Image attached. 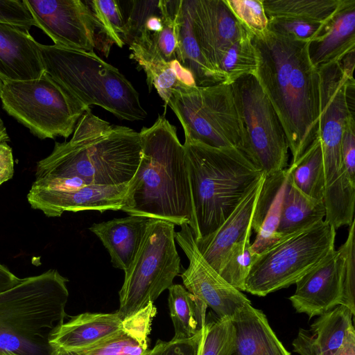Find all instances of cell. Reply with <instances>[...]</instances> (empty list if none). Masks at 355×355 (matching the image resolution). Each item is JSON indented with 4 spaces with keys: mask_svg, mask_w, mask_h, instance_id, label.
Returning a JSON list of instances; mask_svg holds the SVG:
<instances>
[{
    "mask_svg": "<svg viewBox=\"0 0 355 355\" xmlns=\"http://www.w3.org/2000/svg\"><path fill=\"white\" fill-rule=\"evenodd\" d=\"M258 56L255 73L284 130L295 162L318 137L319 73L308 42L266 30L252 35Z\"/></svg>",
    "mask_w": 355,
    "mask_h": 355,
    "instance_id": "1",
    "label": "cell"
},
{
    "mask_svg": "<svg viewBox=\"0 0 355 355\" xmlns=\"http://www.w3.org/2000/svg\"><path fill=\"white\" fill-rule=\"evenodd\" d=\"M141 159L128 183L121 210L131 216L159 219L195 230L185 150L176 127L159 116L139 132Z\"/></svg>",
    "mask_w": 355,
    "mask_h": 355,
    "instance_id": "2",
    "label": "cell"
},
{
    "mask_svg": "<svg viewBox=\"0 0 355 355\" xmlns=\"http://www.w3.org/2000/svg\"><path fill=\"white\" fill-rule=\"evenodd\" d=\"M141 153L139 132L110 124L89 108L71 139L55 142L51 154L37 162L35 177H78L95 185L128 183L137 170Z\"/></svg>",
    "mask_w": 355,
    "mask_h": 355,
    "instance_id": "3",
    "label": "cell"
},
{
    "mask_svg": "<svg viewBox=\"0 0 355 355\" xmlns=\"http://www.w3.org/2000/svg\"><path fill=\"white\" fill-rule=\"evenodd\" d=\"M196 240L215 232L263 173L236 147L215 148L184 136Z\"/></svg>",
    "mask_w": 355,
    "mask_h": 355,
    "instance_id": "4",
    "label": "cell"
},
{
    "mask_svg": "<svg viewBox=\"0 0 355 355\" xmlns=\"http://www.w3.org/2000/svg\"><path fill=\"white\" fill-rule=\"evenodd\" d=\"M68 281L50 269L0 293V352L51 354L49 338L68 318Z\"/></svg>",
    "mask_w": 355,
    "mask_h": 355,
    "instance_id": "5",
    "label": "cell"
},
{
    "mask_svg": "<svg viewBox=\"0 0 355 355\" xmlns=\"http://www.w3.org/2000/svg\"><path fill=\"white\" fill-rule=\"evenodd\" d=\"M38 48L44 72L87 108L100 106L130 121L147 116L132 83L94 51L40 43Z\"/></svg>",
    "mask_w": 355,
    "mask_h": 355,
    "instance_id": "6",
    "label": "cell"
},
{
    "mask_svg": "<svg viewBox=\"0 0 355 355\" xmlns=\"http://www.w3.org/2000/svg\"><path fill=\"white\" fill-rule=\"evenodd\" d=\"M336 229L322 220L281 238L259 254L245 291L263 297L295 284L334 248Z\"/></svg>",
    "mask_w": 355,
    "mask_h": 355,
    "instance_id": "7",
    "label": "cell"
},
{
    "mask_svg": "<svg viewBox=\"0 0 355 355\" xmlns=\"http://www.w3.org/2000/svg\"><path fill=\"white\" fill-rule=\"evenodd\" d=\"M2 83L3 109L41 139L68 138L89 109L45 72L37 79Z\"/></svg>",
    "mask_w": 355,
    "mask_h": 355,
    "instance_id": "8",
    "label": "cell"
},
{
    "mask_svg": "<svg viewBox=\"0 0 355 355\" xmlns=\"http://www.w3.org/2000/svg\"><path fill=\"white\" fill-rule=\"evenodd\" d=\"M175 225L149 218L137 253L125 272L117 313L123 319L154 302L181 272Z\"/></svg>",
    "mask_w": 355,
    "mask_h": 355,
    "instance_id": "9",
    "label": "cell"
},
{
    "mask_svg": "<svg viewBox=\"0 0 355 355\" xmlns=\"http://www.w3.org/2000/svg\"><path fill=\"white\" fill-rule=\"evenodd\" d=\"M319 122L318 137L323 153L325 190L324 202L327 211L344 209L349 195L343 178L341 140L349 121L354 118V107L347 98L350 79L338 62L320 67Z\"/></svg>",
    "mask_w": 355,
    "mask_h": 355,
    "instance_id": "10",
    "label": "cell"
},
{
    "mask_svg": "<svg viewBox=\"0 0 355 355\" xmlns=\"http://www.w3.org/2000/svg\"><path fill=\"white\" fill-rule=\"evenodd\" d=\"M168 105L180 121L184 136L215 148H239L243 125L231 85L179 86Z\"/></svg>",
    "mask_w": 355,
    "mask_h": 355,
    "instance_id": "11",
    "label": "cell"
},
{
    "mask_svg": "<svg viewBox=\"0 0 355 355\" xmlns=\"http://www.w3.org/2000/svg\"><path fill=\"white\" fill-rule=\"evenodd\" d=\"M231 86L243 125L239 149L266 176L285 170L288 166V140L256 75L240 77Z\"/></svg>",
    "mask_w": 355,
    "mask_h": 355,
    "instance_id": "12",
    "label": "cell"
},
{
    "mask_svg": "<svg viewBox=\"0 0 355 355\" xmlns=\"http://www.w3.org/2000/svg\"><path fill=\"white\" fill-rule=\"evenodd\" d=\"M175 232V240L189 263L181 272L184 287L210 307L218 318L232 319L250 300L226 282L202 257L195 243L193 231L187 223Z\"/></svg>",
    "mask_w": 355,
    "mask_h": 355,
    "instance_id": "13",
    "label": "cell"
},
{
    "mask_svg": "<svg viewBox=\"0 0 355 355\" xmlns=\"http://www.w3.org/2000/svg\"><path fill=\"white\" fill-rule=\"evenodd\" d=\"M35 21L53 42L67 49L93 51L96 21L80 0H24Z\"/></svg>",
    "mask_w": 355,
    "mask_h": 355,
    "instance_id": "14",
    "label": "cell"
},
{
    "mask_svg": "<svg viewBox=\"0 0 355 355\" xmlns=\"http://www.w3.org/2000/svg\"><path fill=\"white\" fill-rule=\"evenodd\" d=\"M184 2L194 35L204 55L220 73L219 65L227 50L249 33L224 0H184Z\"/></svg>",
    "mask_w": 355,
    "mask_h": 355,
    "instance_id": "15",
    "label": "cell"
},
{
    "mask_svg": "<svg viewBox=\"0 0 355 355\" xmlns=\"http://www.w3.org/2000/svg\"><path fill=\"white\" fill-rule=\"evenodd\" d=\"M128 183L89 184L72 190H55L32 184L27 200L33 209L42 211L47 217H59L66 211L95 210L103 213L121 210Z\"/></svg>",
    "mask_w": 355,
    "mask_h": 355,
    "instance_id": "16",
    "label": "cell"
},
{
    "mask_svg": "<svg viewBox=\"0 0 355 355\" xmlns=\"http://www.w3.org/2000/svg\"><path fill=\"white\" fill-rule=\"evenodd\" d=\"M343 263L340 250L332 248L295 283V292L289 300L297 313H305L311 319L340 304Z\"/></svg>",
    "mask_w": 355,
    "mask_h": 355,
    "instance_id": "17",
    "label": "cell"
},
{
    "mask_svg": "<svg viewBox=\"0 0 355 355\" xmlns=\"http://www.w3.org/2000/svg\"><path fill=\"white\" fill-rule=\"evenodd\" d=\"M264 178L263 174L215 232L195 239L199 252L217 272L232 246L252 234L253 216Z\"/></svg>",
    "mask_w": 355,
    "mask_h": 355,
    "instance_id": "18",
    "label": "cell"
},
{
    "mask_svg": "<svg viewBox=\"0 0 355 355\" xmlns=\"http://www.w3.org/2000/svg\"><path fill=\"white\" fill-rule=\"evenodd\" d=\"M130 58L136 61L146 75L149 92L153 87L168 105L172 91L181 85L196 87L192 73L177 60H166L148 33L135 37L129 44Z\"/></svg>",
    "mask_w": 355,
    "mask_h": 355,
    "instance_id": "19",
    "label": "cell"
},
{
    "mask_svg": "<svg viewBox=\"0 0 355 355\" xmlns=\"http://www.w3.org/2000/svg\"><path fill=\"white\" fill-rule=\"evenodd\" d=\"M38 43L29 31L0 23V80L37 79L44 73Z\"/></svg>",
    "mask_w": 355,
    "mask_h": 355,
    "instance_id": "20",
    "label": "cell"
},
{
    "mask_svg": "<svg viewBox=\"0 0 355 355\" xmlns=\"http://www.w3.org/2000/svg\"><path fill=\"white\" fill-rule=\"evenodd\" d=\"M353 316L343 305L319 315L309 329H300L292 343L293 351L300 355H335L354 327Z\"/></svg>",
    "mask_w": 355,
    "mask_h": 355,
    "instance_id": "21",
    "label": "cell"
},
{
    "mask_svg": "<svg viewBox=\"0 0 355 355\" xmlns=\"http://www.w3.org/2000/svg\"><path fill=\"white\" fill-rule=\"evenodd\" d=\"M123 330V319L112 313H84L71 317L52 334L51 348L67 350L91 347L108 339Z\"/></svg>",
    "mask_w": 355,
    "mask_h": 355,
    "instance_id": "22",
    "label": "cell"
},
{
    "mask_svg": "<svg viewBox=\"0 0 355 355\" xmlns=\"http://www.w3.org/2000/svg\"><path fill=\"white\" fill-rule=\"evenodd\" d=\"M355 50V0H341L321 35L308 44L312 64L320 67L338 62Z\"/></svg>",
    "mask_w": 355,
    "mask_h": 355,
    "instance_id": "23",
    "label": "cell"
},
{
    "mask_svg": "<svg viewBox=\"0 0 355 355\" xmlns=\"http://www.w3.org/2000/svg\"><path fill=\"white\" fill-rule=\"evenodd\" d=\"M148 220V218L129 215L94 223L89 230L108 251L112 266L125 272L137 253Z\"/></svg>",
    "mask_w": 355,
    "mask_h": 355,
    "instance_id": "24",
    "label": "cell"
},
{
    "mask_svg": "<svg viewBox=\"0 0 355 355\" xmlns=\"http://www.w3.org/2000/svg\"><path fill=\"white\" fill-rule=\"evenodd\" d=\"M236 340L232 355H291L276 336L266 315L245 304L232 318Z\"/></svg>",
    "mask_w": 355,
    "mask_h": 355,
    "instance_id": "25",
    "label": "cell"
},
{
    "mask_svg": "<svg viewBox=\"0 0 355 355\" xmlns=\"http://www.w3.org/2000/svg\"><path fill=\"white\" fill-rule=\"evenodd\" d=\"M325 215L324 201L304 194L295 187L286 174L277 228L282 237L324 220Z\"/></svg>",
    "mask_w": 355,
    "mask_h": 355,
    "instance_id": "26",
    "label": "cell"
},
{
    "mask_svg": "<svg viewBox=\"0 0 355 355\" xmlns=\"http://www.w3.org/2000/svg\"><path fill=\"white\" fill-rule=\"evenodd\" d=\"M176 58L193 74L198 87L225 83L223 76L204 55L194 35L188 10L182 1Z\"/></svg>",
    "mask_w": 355,
    "mask_h": 355,
    "instance_id": "27",
    "label": "cell"
},
{
    "mask_svg": "<svg viewBox=\"0 0 355 355\" xmlns=\"http://www.w3.org/2000/svg\"><path fill=\"white\" fill-rule=\"evenodd\" d=\"M168 304L174 328L173 340L189 338L205 324L207 305L180 284L168 288Z\"/></svg>",
    "mask_w": 355,
    "mask_h": 355,
    "instance_id": "28",
    "label": "cell"
},
{
    "mask_svg": "<svg viewBox=\"0 0 355 355\" xmlns=\"http://www.w3.org/2000/svg\"><path fill=\"white\" fill-rule=\"evenodd\" d=\"M295 187L309 198L324 201L325 180L323 153L318 137L305 152L286 169Z\"/></svg>",
    "mask_w": 355,
    "mask_h": 355,
    "instance_id": "29",
    "label": "cell"
},
{
    "mask_svg": "<svg viewBox=\"0 0 355 355\" xmlns=\"http://www.w3.org/2000/svg\"><path fill=\"white\" fill-rule=\"evenodd\" d=\"M341 0H263L268 19L290 18L326 25Z\"/></svg>",
    "mask_w": 355,
    "mask_h": 355,
    "instance_id": "30",
    "label": "cell"
},
{
    "mask_svg": "<svg viewBox=\"0 0 355 355\" xmlns=\"http://www.w3.org/2000/svg\"><path fill=\"white\" fill-rule=\"evenodd\" d=\"M258 56L252 36L248 33L234 43L224 54L219 71L225 78V84L231 85L240 77L255 74Z\"/></svg>",
    "mask_w": 355,
    "mask_h": 355,
    "instance_id": "31",
    "label": "cell"
},
{
    "mask_svg": "<svg viewBox=\"0 0 355 355\" xmlns=\"http://www.w3.org/2000/svg\"><path fill=\"white\" fill-rule=\"evenodd\" d=\"M251 235L232 246L218 272L226 282L240 291H245V279L259 255L252 247Z\"/></svg>",
    "mask_w": 355,
    "mask_h": 355,
    "instance_id": "32",
    "label": "cell"
},
{
    "mask_svg": "<svg viewBox=\"0 0 355 355\" xmlns=\"http://www.w3.org/2000/svg\"><path fill=\"white\" fill-rule=\"evenodd\" d=\"M152 349L123 329L116 335L91 347L67 350L52 348L51 355H150Z\"/></svg>",
    "mask_w": 355,
    "mask_h": 355,
    "instance_id": "33",
    "label": "cell"
},
{
    "mask_svg": "<svg viewBox=\"0 0 355 355\" xmlns=\"http://www.w3.org/2000/svg\"><path fill=\"white\" fill-rule=\"evenodd\" d=\"M182 1L159 0L162 29L157 34L150 35L159 52L167 61L176 58Z\"/></svg>",
    "mask_w": 355,
    "mask_h": 355,
    "instance_id": "34",
    "label": "cell"
},
{
    "mask_svg": "<svg viewBox=\"0 0 355 355\" xmlns=\"http://www.w3.org/2000/svg\"><path fill=\"white\" fill-rule=\"evenodd\" d=\"M96 28L112 44L122 48L125 45V21L119 2L116 0L90 1Z\"/></svg>",
    "mask_w": 355,
    "mask_h": 355,
    "instance_id": "35",
    "label": "cell"
},
{
    "mask_svg": "<svg viewBox=\"0 0 355 355\" xmlns=\"http://www.w3.org/2000/svg\"><path fill=\"white\" fill-rule=\"evenodd\" d=\"M236 340L232 319L218 318L205 323L201 355H232Z\"/></svg>",
    "mask_w": 355,
    "mask_h": 355,
    "instance_id": "36",
    "label": "cell"
},
{
    "mask_svg": "<svg viewBox=\"0 0 355 355\" xmlns=\"http://www.w3.org/2000/svg\"><path fill=\"white\" fill-rule=\"evenodd\" d=\"M343 258L342 298L340 305L355 315V220L349 225L347 238L339 248Z\"/></svg>",
    "mask_w": 355,
    "mask_h": 355,
    "instance_id": "37",
    "label": "cell"
},
{
    "mask_svg": "<svg viewBox=\"0 0 355 355\" xmlns=\"http://www.w3.org/2000/svg\"><path fill=\"white\" fill-rule=\"evenodd\" d=\"M232 14L252 36L268 29L263 0H224Z\"/></svg>",
    "mask_w": 355,
    "mask_h": 355,
    "instance_id": "38",
    "label": "cell"
},
{
    "mask_svg": "<svg viewBox=\"0 0 355 355\" xmlns=\"http://www.w3.org/2000/svg\"><path fill=\"white\" fill-rule=\"evenodd\" d=\"M284 185L269 204L261 225L257 232L256 239L254 243H252L253 250L258 254L282 238L277 232V228L279 222Z\"/></svg>",
    "mask_w": 355,
    "mask_h": 355,
    "instance_id": "39",
    "label": "cell"
},
{
    "mask_svg": "<svg viewBox=\"0 0 355 355\" xmlns=\"http://www.w3.org/2000/svg\"><path fill=\"white\" fill-rule=\"evenodd\" d=\"M268 30L291 39L311 42L322 34L327 25L290 19H268Z\"/></svg>",
    "mask_w": 355,
    "mask_h": 355,
    "instance_id": "40",
    "label": "cell"
},
{
    "mask_svg": "<svg viewBox=\"0 0 355 355\" xmlns=\"http://www.w3.org/2000/svg\"><path fill=\"white\" fill-rule=\"evenodd\" d=\"M159 1H132V8L125 21V44H130L140 33L148 18L159 11Z\"/></svg>",
    "mask_w": 355,
    "mask_h": 355,
    "instance_id": "41",
    "label": "cell"
},
{
    "mask_svg": "<svg viewBox=\"0 0 355 355\" xmlns=\"http://www.w3.org/2000/svg\"><path fill=\"white\" fill-rule=\"evenodd\" d=\"M0 23L29 31L35 21L24 0H0Z\"/></svg>",
    "mask_w": 355,
    "mask_h": 355,
    "instance_id": "42",
    "label": "cell"
},
{
    "mask_svg": "<svg viewBox=\"0 0 355 355\" xmlns=\"http://www.w3.org/2000/svg\"><path fill=\"white\" fill-rule=\"evenodd\" d=\"M157 312L153 302L132 315L123 319V329L140 342L148 345L152 320Z\"/></svg>",
    "mask_w": 355,
    "mask_h": 355,
    "instance_id": "43",
    "label": "cell"
},
{
    "mask_svg": "<svg viewBox=\"0 0 355 355\" xmlns=\"http://www.w3.org/2000/svg\"><path fill=\"white\" fill-rule=\"evenodd\" d=\"M343 178L355 183V121L347 123L341 140ZM348 184V183H347Z\"/></svg>",
    "mask_w": 355,
    "mask_h": 355,
    "instance_id": "44",
    "label": "cell"
},
{
    "mask_svg": "<svg viewBox=\"0 0 355 355\" xmlns=\"http://www.w3.org/2000/svg\"><path fill=\"white\" fill-rule=\"evenodd\" d=\"M204 327L191 338L167 342L162 355H201Z\"/></svg>",
    "mask_w": 355,
    "mask_h": 355,
    "instance_id": "45",
    "label": "cell"
},
{
    "mask_svg": "<svg viewBox=\"0 0 355 355\" xmlns=\"http://www.w3.org/2000/svg\"><path fill=\"white\" fill-rule=\"evenodd\" d=\"M33 185L55 190H72L89 184L78 177L44 176L36 178Z\"/></svg>",
    "mask_w": 355,
    "mask_h": 355,
    "instance_id": "46",
    "label": "cell"
},
{
    "mask_svg": "<svg viewBox=\"0 0 355 355\" xmlns=\"http://www.w3.org/2000/svg\"><path fill=\"white\" fill-rule=\"evenodd\" d=\"M14 174V159L11 147L0 142V185L11 179Z\"/></svg>",
    "mask_w": 355,
    "mask_h": 355,
    "instance_id": "47",
    "label": "cell"
},
{
    "mask_svg": "<svg viewBox=\"0 0 355 355\" xmlns=\"http://www.w3.org/2000/svg\"><path fill=\"white\" fill-rule=\"evenodd\" d=\"M21 281L8 270L5 266L0 263V293L9 290Z\"/></svg>",
    "mask_w": 355,
    "mask_h": 355,
    "instance_id": "48",
    "label": "cell"
},
{
    "mask_svg": "<svg viewBox=\"0 0 355 355\" xmlns=\"http://www.w3.org/2000/svg\"><path fill=\"white\" fill-rule=\"evenodd\" d=\"M355 61V50H353L345 55L339 61L340 66L345 73L350 79L354 78Z\"/></svg>",
    "mask_w": 355,
    "mask_h": 355,
    "instance_id": "49",
    "label": "cell"
},
{
    "mask_svg": "<svg viewBox=\"0 0 355 355\" xmlns=\"http://www.w3.org/2000/svg\"><path fill=\"white\" fill-rule=\"evenodd\" d=\"M335 355H355V331L354 327L349 331L343 346Z\"/></svg>",
    "mask_w": 355,
    "mask_h": 355,
    "instance_id": "50",
    "label": "cell"
},
{
    "mask_svg": "<svg viewBox=\"0 0 355 355\" xmlns=\"http://www.w3.org/2000/svg\"><path fill=\"white\" fill-rule=\"evenodd\" d=\"M166 344L167 342L158 340L152 349V353L150 355H162Z\"/></svg>",
    "mask_w": 355,
    "mask_h": 355,
    "instance_id": "51",
    "label": "cell"
},
{
    "mask_svg": "<svg viewBox=\"0 0 355 355\" xmlns=\"http://www.w3.org/2000/svg\"><path fill=\"white\" fill-rule=\"evenodd\" d=\"M9 140V137L8 135L6 127L0 129V142H7Z\"/></svg>",
    "mask_w": 355,
    "mask_h": 355,
    "instance_id": "52",
    "label": "cell"
},
{
    "mask_svg": "<svg viewBox=\"0 0 355 355\" xmlns=\"http://www.w3.org/2000/svg\"><path fill=\"white\" fill-rule=\"evenodd\" d=\"M2 85H3V83L2 81L0 80V95H1V88H2ZM5 126L3 125V123L0 117V129L1 128H3Z\"/></svg>",
    "mask_w": 355,
    "mask_h": 355,
    "instance_id": "53",
    "label": "cell"
},
{
    "mask_svg": "<svg viewBox=\"0 0 355 355\" xmlns=\"http://www.w3.org/2000/svg\"><path fill=\"white\" fill-rule=\"evenodd\" d=\"M0 355H18V354H15L11 352L3 351V352H0Z\"/></svg>",
    "mask_w": 355,
    "mask_h": 355,
    "instance_id": "54",
    "label": "cell"
}]
</instances>
